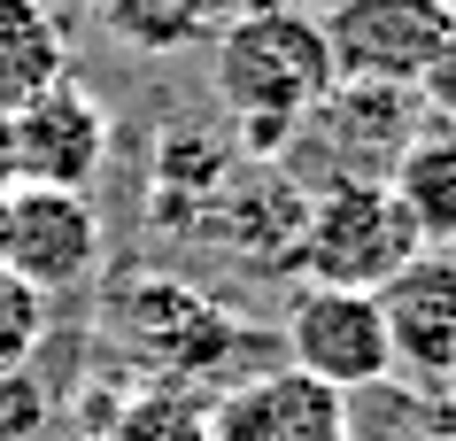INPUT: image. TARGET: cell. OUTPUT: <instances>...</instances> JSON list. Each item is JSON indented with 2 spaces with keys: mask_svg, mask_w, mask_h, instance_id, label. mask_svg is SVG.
<instances>
[{
  "mask_svg": "<svg viewBox=\"0 0 456 441\" xmlns=\"http://www.w3.org/2000/svg\"><path fill=\"white\" fill-rule=\"evenodd\" d=\"M54 434V395L39 372H0V441H47Z\"/></svg>",
  "mask_w": 456,
  "mask_h": 441,
  "instance_id": "cell-17",
  "label": "cell"
},
{
  "mask_svg": "<svg viewBox=\"0 0 456 441\" xmlns=\"http://www.w3.org/2000/svg\"><path fill=\"white\" fill-rule=\"evenodd\" d=\"M387 348L403 380L456 388V256L449 248H418L395 279L379 287Z\"/></svg>",
  "mask_w": 456,
  "mask_h": 441,
  "instance_id": "cell-8",
  "label": "cell"
},
{
  "mask_svg": "<svg viewBox=\"0 0 456 441\" xmlns=\"http://www.w3.org/2000/svg\"><path fill=\"white\" fill-rule=\"evenodd\" d=\"M340 403H348V441H456V388L387 372Z\"/></svg>",
  "mask_w": 456,
  "mask_h": 441,
  "instance_id": "cell-12",
  "label": "cell"
},
{
  "mask_svg": "<svg viewBox=\"0 0 456 441\" xmlns=\"http://www.w3.org/2000/svg\"><path fill=\"white\" fill-rule=\"evenodd\" d=\"M418 248L426 241L403 217L387 178H317L302 201V233H294V271H302V287L379 294Z\"/></svg>",
  "mask_w": 456,
  "mask_h": 441,
  "instance_id": "cell-3",
  "label": "cell"
},
{
  "mask_svg": "<svg viewBox=\"0 0 456 441\" xmlns=\"http://www.w3.org/2000/svg\"><path fill=\"white\" fill-rule=\"evenodd\" d=\"M109 147H117V124L101 109V94H86L77 78L31 94L24 109H8V163H16V186L86 194V186L109 171Z\"/></svg>",
  "mask_w": 456,
  "mask_h": 441,
  "instance_id": "cell-6",
  "label": "cell"
},
{
  "mask_svg": "<svg viewBox=\"0 0 456 441\" xmlns=\"http://www.w3.org/2000/svg\"><path fill=\"white\" fill-rule=\"evenodd\" d=\"M0 264L24 287L77 294L101 271V217L86 194H54V186H8V233H0Z\"/></svg>",
  "mask_w": 456,
  "mask_h": 441,
  "instance_id": "cell-7",
  "label": "cell"
},
{
  "mask_svg": "<svg viewBox=\"0 0 456 441\" xmlns=\"http://www.w3.org/2000/svg\"><path fill=\"white\" fill-rule=\"evenodd\" d=\"M16 186V163H8V109H0V194Z\"/></svg>",
  "mask_w": 456,
  "mask_h": 441,
  "instance_id": "cell-19",
  "label": "cell"
},
{
  "mask_svg": "<svg viewBox=\"0 0 456 441\" xmlns=\"http://www.w3.org/2000/svg\"><path fill=\"white\" fill-rule=\"evenodd\" d=\"M101 441H209V395L178 380H147L109 403Z\"/></svg>",
  "mask_w": 456,
  "mask_h": 441,
  "instance_id": "cell-15",
  "label": "cell"
},
{
  "mask_svg": "<svg viewBox=\"0 0 456 441\" xmlns=\"http://www.w3.org/2000/svg\"><path fill=\"white\" fill-rule=\"evenodd\" d=\"M418 124H426V109L410 86H348L340 78L302 132H317V147H325V178H387Z\"/></svg>",
  "mask_w": 456,
  "mask_h": 441,
  "instance_id": "cell-9",
  "label": "cell"
},
{
  "mask_svg": "<svg viewBox=\"0 0 456 441\" xmlns=\"http://www.w3.org/2000/svg\"><path fill=\"white\" fill-rule=\"evenodd\" d=\"M0 233H8V194H0Z\"/></svg>",
  "mask_w": 456,
  "mask_h": 441,
  "instance_id": "cell-21",
  "label": "cell"
},
{
  "mask_svg": "<svg viewBox=\"0 0 456 441\" xmlns=\"http://www.w3.org/2000/svg\"><path fill=\"white\" fill-rule=\"evenodd\" d=\"M279 348L294 372H310L333 395H356L395 372L379 294H356V287H294L287 318H279Z\"/></svg>",
  "mask_w": 456,
  "mask_h": 441,
  "instance_id": "cell-4",
  "label": "cell"
},
{
  "mask_svg": "<svg viewBox=\"0 0 456 441\" xmlns=\"http://www.w3.org/2000/svg\"><path fill=\"white\" fill-rule=\"evenodd\" d=\"M101 333L140 356L155 380H178V388H201L232 364V348H248L240 318L216 302L209 287H186L170 271H132L101 294Z\"/></svg>",
  "mask_w": 456,
  "mask_h": 441,
  "instance_id": "cell-2",
  "label": "cell"
},
{
  "mask_svg": "<svg viewBox=\"0 0 456 441\" xmlns=\"http://www.w3.org/2000/svg\"><path fill=\"white\" fill-rule=\"evenodd\" d=\"M387 186H395V201H403V217L418 225V241L456 256V124H441V117L418 124L410 147L395 155Z\"/></svg>",
  "mask_w": 456,
  "mask_h": 441,
  "instance_id": "cell-11",
  "label": "cell"
},
{
  "mask_svg": "<svg viewBox=\"0 0 456 441\" xmlns=\"http://www.w3.org/2000/svg\"><path fill=\"white\" fill-rule=\"evenodd\" d=\"M418 109L441 124H456V31L441 39V54L426 62V78H418Z\"/></svg>",
  "mask_w": 456,
  "mask_h": 441,
  "instance_id": "cell-18",
  "label": "cell"
},
{
  "mask_svg": "<svg viewBox=\"0 0 456 441\" xmlns=\"http://www.w3.org/2000/svg\"><path fill=\"white\" fill-rule=\"evenodd\" d=\"M317 24H325V47H333V78L418 94V78L456 31V16L441 0H333Z\"/></svg>",
  "mask_w": 456,
  "mask_h": 441,
  "instance_id": "cell-5",
  "label": "cell"
},
{
  "mask_svg": "<svg viewBox=\"0 0 456 441\" xmlns=\"http://www.w3.org/2000/svg\"><path fill=\"white\" fill-rule=\"evenodd\" d=\"M47 441H101V434H86V426H77V434H47Z\"/></svg>",
  "mask_w": 456,
  "mask_h": 441,
  "instance_id": "cell-20",
  "label": "cell"
},
{
  "mask_svg": "<svg viewBox=\"0 0 456 441\" xmlns=\"http://www.w3.org/2000/svg\"><path fill=\"white\" fill-rule=\"evenodd\" d=\"M441 8H449V16H456V0H441Z\"/></svg>",
  "mask_w": 456,
  "mask_h": 441,
  "instance_id": "cell-22",
  "label": "cell"
},
{
  "mask_svg": "<svg viewBox=\"0 0 456 441\" xmlns=\"http://www.w3.org/2000/svg\"><path fill=\"white\" fill-rule=\"evenodd\" d=\"M47 325H54V302L0 264V372H31V356L47 348Z\"/></svg>",
  "mask_w": 456,
  "mask_h": 441,
  "instance_id": "cell-16",
  "label": "cell"
},
{
  "mask_svg": "<svg viewBox=\"0 0 456 441\" xmlns=\"http://www.w3.org/2000/svg\"><path fill=\"white\" fill-rule=\"evenodd\" d=\"M209 441H348V403L310 372H256L209 403Z\"/></svg>",
  "mask_w": 456,
  "mask_h": 441,
  "instance_id": "cell-10",
  "label": "cell"
},
{
  "mask_svg": "<svg viewBox=\"0 0 456 441\" xmlns=\"http://www.w3.org/2000/svg\"><path fill=\"white\" fill-rule=\"evenodd\" d=\"M94 16L132 54H186L216 39V0H94Z\"/></svg>",
  "mask_w": 456,
  "mask_h": 441,
  "instance_id": "cell-14",
  "label": "cell"
},
{
  "mask_svg": "<svg viewBox=\"0 0 456 441\" xmlns=\"http://www.w3.org/2000/svg\"><path fill=\"white\" fill-rule=\"evenodd\" d=\"M70 78V39L47 0H0V109H24Z\"/></svg>",
  "mask_w": 456,
  "mask_h": 441,
  "instance_id": "cell-13",
  "label": "cell"
},
{
  "mask_svg": "<svg viewBox=\"0 0 456 441\" xmlns=\"http://www.w3.org/2000/svg\"><path fill=\"white\" fill-rule=\"evenodd\" d=\"M216 101L240 132L248 163H287V147L302 140V124L317 117V101L333 94V47L302 0L256 8L240 24L216 31Z\"/></svg>",
  "mask_w": 456,
  "mask_h": 441,
  "instance_id": "cell-1",
  "label": "cell"
}]
</instances>
